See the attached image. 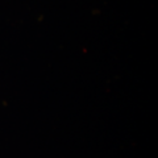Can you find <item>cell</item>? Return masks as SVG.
<instances>
[]
</instances>
